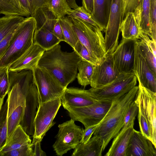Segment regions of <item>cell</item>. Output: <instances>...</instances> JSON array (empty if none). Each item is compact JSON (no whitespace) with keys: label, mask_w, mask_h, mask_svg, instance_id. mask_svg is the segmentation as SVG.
<instances>
[{"label":"cell","mask_w":156,"mask_h":156,"mask_svg":"<svg viewBox=\"0 0 156 156\" xmlns=\"http://www.w3.org/2000/svg\"><path fill=\"white\" fill-rule=\"evenodd\" d=\"M112 1V0H93L92 17L99 25L101 31H105L106 30Z\"/></svg>","instance_id":"603a6c76"},{"label":"cell","mask_w":156,"mask_h":156,"mask_svg":"<svg viewBox=\"0 0 156 156\" xmlns=\"http://www.w3.org/2000/svg\"><path fill=\"white\" fill-rule=\"evenodd\" d=\"M78 40L89 51L95 65L107 56L105 38L96 27L77 18L68 16Z\"/></svg>","instance_id":"277c9868"},{"label":"cell","mask_w":156,"mask_h":156,"mask_svg":"<svg viewBox=\"0 0 156 156\" xmlns=\"http://www.w3.org/2000/svg\"><path fill=\"white\" fill-rule=\"evenodd\" d=\"M73 49L74 51L81 57L82 60L88 62L94 65H95L89 51L79 40Z\"/></svg>","instance_id":"74e56055"},{"label":"cell","mask_w":156,"mask_h":156,"mask_svg":"<svg viewBox=\"0 0 156 156\" xmlns=\"http://www.w3.org/2000/svg\"><path fill=\"white\" fill-rule=\"evenodd\" d=\"M53 33L60 42L61 41L66 42L63 31L58 21V19L53 29Z\"/></svg>","instance_id":"f6af8a7d"},{"label":"cell","mask_w":156,"mask_h":156,"mask_svg":"<svg viewBox=\"0 0 156 156\" xmlns=\"http://www.w3.org/2000/svg\"><path fill=\"white\" fill-rule=\"evenodd\" d=\"M9 87L7 98V138L22 120L25 107V94L11 71H9Z\"/></svg>","instance_id":"ba28073f"},{"label":"cell","mask_w":156,"mask_h":156,"mask_svg":"<svg viewBox=\"0 0 156 156\" xmlns=\"http://www.w3.org/2000/svg\"><path fill=\"white\" fill-rule=\"evenodd\" d=\"M7 110L8 101L7 99L5 103L2 105L0 111V143L2 130V126L4 119L7 116Z\"/></svg>","instance_id":"bcb514c9"},{"label":"cell","mask_w":156,"mask_h":156,"mask_svg":"<svg viewBox=\"0 0 156 156\" xmlns=\"http://www.w3.org/2000/svg\"><path fill=\"white\" fill-rule=\"evenodd\" d=\"M1 13L6 16L29 17L30 13L22 7L19 0H0Z\"/></svg>","instance_id":"83f0119b"},{"label":"cell","mask_w":156,"mask_h":156,"mask_svg":"<svg viewBox=\"0 0 156 156\" xmlns=\"http://www.w3.org/2000/svg\"><path fill=\"white\" fill-rule=\"evenodd\" d=\"M150 0H142L133 12L142 33L151 37Z\"/></svg>","instance_id":"d4e9b609"},{"label":"cell","mask_w":156,"mask_h":156,"mask_svg":"<svg viewBox=\"0 0 156 156\" xmlns=\"http://www.w3.org/2000/svg\"><path fill=\"white\" fill-rule=\"evenodd\" d=\"M134 101L138 107L140 132L156 146V93L144 87L139 80Z\"/></svg>","instance_id":"3957f363"},{"label":"cell","mask_w":156,"mask_h":156,"mask_svg":"<svg viewBox=\"0 0 156 156\" xmlns=\"http://www.w3.org/2000/svg\"><path fill=\"white\" fill-rule=\"evenodd\" d=\"M150 21L151 38L156 41V0H150Z\"/></svg>","instance_id":"8d00e7d4"},{"label":"cell","mask_w":156,"mask_h":156,"mask_svg":"<svg viewBox=\"0 0 156 156\" xmlns=\"http://www.w3.org/2000/svg\"><path fill=\"white\" fill-rule=\"evenodd\" d=\"M68 15L69 16L80 19L86 22L100 28L99 25L92 19L91 15L87 12L82 6H78L77 8L73 9H71L69 11Z\"/></svg>","instance_id":"d6a6232c"},{"label":"cell","mask_w":156,"mask_h":156,"mask_svg":"<svg viewBox=\"0 0 156 156\" xmlns=\"http://www.w3.org/2000/svg\"><path fill=\"white\" fill-rule=\"evenodd\" d=\"M44 7L48 8L57 19L68 15L72 9L66 0H48Z\"/></svg>","instance_id":"f546056e"},{"label":"cell","mask_w":156,"mask_h":156,"mask_svg":"<svg viewBox=\"0 0 156 156\" xmlns=\"http://www.w3.org/2000/svg\"><path fill=\"white\" fill-rule=\"evenodd\" d=\"M31 142L29 135L27 133L21 126L19 125L0 148V154L31 144Z\"/></svg>","instance_id":"7402d4cb"},{"label":"cell","mask_w":156,"mask_h":156,"mask_svg":"<svg viewBox=\"0 0 156 156\" xmlns=\"http://www.w3.org/2000/svg\"><path fill=\"white\" fill-rule=\"evenodd\" d=\"M58 127L56 139L52 147L57 155L62 156L80 143L83 129L72 119L59 125Z\"/></svg>","instance_id":"7c38bea8"},{"label":"cell","mask_w":156,"mask_h":156,"mask_svg":"<svg viewBox=\"0 0 156 156\" xmlns=\"http://www.w3.org/2000/svg\"><path fill=\"white\" fill-rule=\"evenodd\" d=\"M43 136L41 137H34L31 144V147L32 150L33 156H45L46 153L41 147V142Z\"/></svg>","instance_id":"ab89813d"},{"label":"cell","mask_w":156,"mask_h":156,"mask_svg":"<svg viewBox=\"0 0 156 156\" xmlns=\"http://www.w3.org/2000/svg\"><path fill=\"white\" fill-rule=\"evenodd\" d=\"M82 60L74 51L71 52L63 51L58 44L44 51L37 66L43 68L53 74L66 88L76 77L78 65Z\"/></svg>","instance_id":"6da1fadb"},{"label":"cell","mask_w":156,"mask_h":156,"mask_svg":"<svg viewBox=\"0 0 156 156\" xmlns=\"http://www.w3.org/2000/svg\"><path fill=\"white\" fill-rule=\"evenodd\" d=\"M0 156H33L31 144L0 154Z\"/></svg>","instance_id":"d590c367"},{"label":"cell","mask_w":156,"mask_h":156,"mask_svg":"<svg viewBox=\"0 0 156 156\" xmlns=\"http://www.w3.org/2000/svg\"><path fill=\"white\" fill-rule=\"evenodd\" d=\"M15 30L8 35L0 42V59L8 48Z\"/></svg>","instance_id":"7bdbcfd3"},{"label":"cell","mask_w":156,"mask_h":156,"mask_svg":"<svg viewBox=\"0 0 156 156\" xmlns=\"http://www.w3.org/2000/svg\"><path fill=\"white\" fill-rule=\"evenodd\" d=\"M140 50L151 70L156 74V57L147 45L141 39L137 40Z\"/></svg>","instance_id":"1f68e13d"},{"label":"cell","mask_w":156,"mask_h":156,"mask_svg":"<svg viewBox=\"0 0 156 156\" xmlns=\"http://www.w3.org/2000/svg\"><path fill=\"white\" fill-rule=\"evenodd\" d=\"M122 10V0H112L108 22L105 31L107 55L112 54L118 44Z\"/></svg>","instance_id":"5bb4252c"},{"label":"cell","mask_w":156,"mask_h":156,"mask_svg":"<svg viewBox=\"0 0 156 156\" xmlns=\"http://www.w3.org/2000/svg\"><path fill=\"white\" fill-rule=\"evenodd\" d=\"M134 129L133 126L122 128L114 138L112 143L105 156H126L129 140Z\"/></svg>","instance_id":"44dd1931"},{"label":"cell","mask_w":156,"mask_h":156,"mask_svg":"<svg viewBox=\"0 0 156 156\" xmlns=\"http://www.w3.org/2000/svg\"><path fill=\"white\" fill-rule=\"evenodd\" d=\"M138 107L134 100L130 104L124 119L123 128L133 126L136 117L138 113Z\"/></svg>","instance_id":"e575fe53"},{"label":"cell","mask_w":156,"mask_h":156,"mask_svg":"<svg viewBox=\"0 0 156 156\" xmlns=\"http://www.w3.org/2000/svg\"><path fill=\"white\" fill-rule=\"evenodd\" d=\"M82 6L85 10L91 14L94 9L93 0H82Z\"/></svg>","instance_id":"7dc6e473"},{"label":"cell","mask_w":156,"mask_h":156,"mask_svg":"<svg viewBox=\"0 0 156 156\" xmlns=\"http://www.w3.org/2000/svg\"><path fill=\"white\" fill-rule=\"evenodd\" d=\"M98 124L89 126L85 128V129H83L80 143L85 144L89 140L95 131Z\"/></svg>","instance_id":"60d3db41"},{"label":"cell","mask_w":156,"mask_h":156,"mask_svg":"<svg viewBox=\"0 0 156 156\" xmlns=\"http://www.w3.org/2000/svg\"><path fill=\"white\" fill-rule=\"evenodd\" d=\"M133 72L137 80L145 87L156 93V74L151 70L139 48L137 40L135 45V58Z\"/></svg>","instance_id":"2e32d148"},{"label":"cell","mask_w":156,"mask_h":156,"mask_svg":"<svg viewBox=\"0 0 156 156\" xmlns=\"http://www.w3.org/2000/svg\"><path fill=\"white\" fill-rule=\"evenodd\" d=\"M3 101L4 99H1L0 98V111L2 106Z\"/></svg>","instance_id":"f907efd6"},{"label":"cell","mask_w":156,"mask_h":156,"mask_svg":"<svg viewBox=\"0 0 156 156\" xmlns=\"http://www.w3.org/2000/svg\"><path fill=\"white\" fill-rule=\"evenodd\" d=\"M136 40L122 38L112 54L114 63L120 73H133L135 45Z\"/></svg>","instance_id":"9a60e30c"},{"label":"cell","mask_w":156,"mask_h":156,"mask_svg":"<svg viewBox=\"0 0 156 156\" xmlns=\"http://www.w3.org/2000/svg\"><path fill=\"white\" fill-rule=\"evenodd\" d=\"M36 27L34 17L24 19L15 30L8 48L0 59V67L9 66L31 46Z\"/></svg>","instance_id":"5b68a950"},{"label":"cell","mask_w":156,"mask_h":156,"mask_svg":"<svg viewBox=\"0 0 156 156\" xmlns=\"http://www.w3.org/2000/svg\"><path fill=\"white\" fill-rule=\"evenodd\" d=\"M24 18L18 15L6 16L0 18V42L15 30Z\"/></svg>","instance_id":"4316f807"},{"label":"cell","mask_w":156,"mask_h":156,"mask_svg":"<svg viewBox=\"0 0 156 156\" xmlns=\"http://www.w3.org/2000/svg\"><path fill=\"white\" fill-rule=\"evenodd\" d=\"M94 66L92 63L84 60H82L79 63L77 66L79 73L76 77L79 84L84 86L90 85Z\"/></svg>","instance_id":"f1b7e54d"},{"label":"cell","mask_w":156,"mask_h":156,"mask_svg":"<svg viewBox=\"0 0 156 156\" xmlns=\"http://www.w3.org/2000/svg\"><path fill=\"white\" fill-rule=\"evenodd\" d=\"M1 9H0V14H1Z\"/></svg>","instance_id":"816d5d0a"},{"label":"cell","mask_w":156,"mask_h":156,"mask_svg":"<svg viewBox=\"0 0 156 156\" xmlns=\"http://www.w3.org/2000/svg\"><path fill=\"white\" fill-rule=\"evenodd\" d=\"M120 30L122 38L127 39L138 40L143 34L133 12L127 13L122 21Z\"/></svg>","instance_id":"484cf974"},{"label":"cell","mask_w":156,"mask_h":156,"mask_svg":"<svg viewBox=\"0 0 156 156\" xmlns=\"http://www.w3.org/2000/svg\"><path fill=\"white\" fill-rule=\"evenodd\" d=\"M112 101L98 100L90 105L83 107H66L71 119L82 123L85 128L99 124L110 108Z\"/></svg>","instance_id":"8fae6325"},{"label":"cell","mask_w":156,"mask_h":156,"mask_svg":"<svg viewBox=\"0 0 156 156\" xmlns=\"http://www.w3.org/2000/svg\"><path fill=\"white\" fill-rule=\"evenodd\" d=\"M32 71L38 91V104L61 98L66 88L53 74L38 66Z\"/></svg>","instance_id":"30bf717a"},{"label":"cell","mask_w":156,"mask_h":156,"mask_svg":"<svg viewBox=\"0 0 156 156\" xmlns=\"http://www.w3.org/2000/svg\"><path fill=\"white\" fill-rule=\"evenodd\" d=\"M126 156H156V147L140 132L134 129L129 141Z\"/></svg>","instance_id":"d6986e66"},{"label":"cell","mask_w":156,"mask_h":156,"mask_svg":"<svg viewBox=\"0 0 156 156\" xmlns=\"http://www.w3.org/2000/svg\"><path fill=\"white\" fill-rule=\"evenodd\" d=\"M137 79L133 73H120L112 82L99 87L89 89L97 100L113 101L129 91L136 86Z\"/></svg>","instance_id":"9c48e42d"},{"label":"cell","mask_w":156,"mask_h":156,"mask_svg":"<svg viewBox=\"0 0 156 156\" xmlns=\"http://www.w3.org/2000/svg\"><path fill=\"white\" fill-rule=\"evenodd\" d=\"M25 95L24 114L20 125L29 135L33 136L34 132V120L38 105V95L33 71L26 70L16 77Z\"/></svg>","instance_id":"8992f818"},{"label":"cell","mask_w":156,"mask_h":156,"mask_svg":"<svg viewBox=\"0 0 156 156\" xmlns=\"http://www.w3.org/2000/svg\"><path fill=\"white\" fill-rule=\"evenodd\" d=\"M36 21L33 42L47 50L59 44V40L54 35L53 29L58 20L54 14L45 7L38 9L31 16Z\"/></svg>","instance_id":"52a82bcc"},{"label":"cell","mask_w":156,"mask_h":156,"mask_svg":"<svg viewBox=\"0 0 156 156\" xmlns=\"http://www.w3.org/2000/svg\"><path fill=\"white\" fill-rule=\"evenodd\" d=\"M58 20L63 31L66 42L73 48L78 39L72 27L71 20L68 16L58 19Z\"/></svg>","instance_id":"4dcf8cb0"},{"label":"cell","mask_w":156,"mask_h":156,"mask_svg":"<svg viewBox=\"0 0 156 156\" xmlns=\"http://www.w3.org/2000/svg\"><path fill=\"white\" fill-rule=\"evenodd\" d=\"M66 1L71 8L73 9L78 6L76 3L75 0H66Z\"/></svg>","instance_id":"681fc988"},{"label":"cell","mask_w":156,"mask_h":156,"mask_svg":"<svg viewBox=\"0 0 156 156\" xmlns=\"http://www.w3.org/2000/svg\"><path fill=\"white\" fill-rule=\"evenodd\" d=\"M9 66L0 67V98L4 99L9 90Z\"/></svg>","instance_id":"836d02e7"},{"label":"cell","mask_w":156,"mask_h":156,"mask_svg":"<svg viewBox=\"0 0 156 156\" xmlns=\"http://www.w3.org/2000/svg\"><path fill=\"white\" fill-rule=\"evenodd\" d=\"M45 50L33 43L31 46L9 66V71H19L23 69L33 70L37 66Z\"/></svg>","instance_id":"ffe728a7"},{"label":"cell","mask_w":156,"mask_h":156,"mask_svg":"<svg viewBox=\"0 0 156 156\" xmlns=\"http://www.w3.org/2000/svg\"><path fill=\"white\" fill-rule=\"evenodd\" d=\"M139 39L142 40L146 43L154 56L156 57V41L151 40L148 35L143 33L140 36L139 40Z\"/></svg>","instance_id":"ee69618b"},{"label":"cell","mask_w":156,"mask_h":156,"mask_svg":"<svg viewBox=\"0 0 156 156\" xmlns=\"http://www.w3.org/2000/svg\"><path fill=\"white\" fill-rule=\"evenodd\" d=\"M120 74L112 54L107 55L100 63L94 66L90 85L94 88L105 85L113 81Z\"/></svg>","instance_id":"e0dca14e"},{"label":"cell","mask_w":156,"mask_h":156,"mask_svg":"<svg viewBox=\"0 0 156 156\" xmlns=\"http://www.w3.org/2000/svg\"><path fill=\"white\" fill-rule=\"evenodd\" d=\"M63 107L80 108L88 106L97 102L89 90L77 88H66L61 98Z\"/></svg>","instance_id":"ac0fdd59"},{"label":"cell","mask_w":156,"mask_h":156,"mask_svg":"<svg viewBox=\"0 0 156 156\" xmlns=\"http://www.w3.org/2000/svg\"><path fill=\"white\" fill-rule=\"evenodd\" d=\"M23 8L28 12L30 13V8L27 0H19Z\"/></svg>","instance_id":"c3c4849f"},{"label":"cell","mask_w":156,"mask_h":156,"mask_svg":"<svg viewBox=\"0 0 156 156\" xmlns=\"http://www.w3.org/2000/svg\"><path fill=\"white\" fill-rule=\"evenodd\" d=\"M138 89V86H136L128 93L112 101L108 111L98 124L93 135L100 138L103 151L123 127L125 116L135 99Z\"/></svg>","instance_id":"7a4b0ae2"},{"label":"cell","mask_w":156,"mask_h":156,"mask_svg":"<svg viewBox=\"0 0 156 156\" xmlns=\"http://www.w3.org/2000/svg\"><path fill=\"white\" fill-rule=\"evenodd\" d=\"M30 8V16L39 8L44 7L48 0H27Z\"/></svg>","instance_id":"b9f144b4"},{"label":"cell","mask_w":156,"mask_h":156,"mask_svg":"<svg viewBox=\"0 0 156 156\" xmlns=\"http://www.w3.org/2000/svg\"><path fill=\"white\" fill-rule=\"evenodd\" d=\"M142 0H122V20L129 12H134Z\"/></svg>","instance_id":"f35d334b"},{"label":"cell","mask_w":156,"mask_h":156,"mask_svg":"<svg viewBox=\"0 0 156 156\" xmlns=\"http://www.w3.org/2000/svg\"><path fill=\"white\" fill-rule=\"evenodd\" d=\"M103 152L100 138L94 136L86 144L79 143L74 149L71 156H101Z\"/></svg>","instance_id":"cb8c5ba5"},{"label":"cell","mask_w":156,"mask_h":156,"mask_svg":"<svg viewBox=\"0 0 156 156\" xmlns=\"http://www.w3.org/2000/svg\"><path fill=\"white\" fill-rule=\"evenodd\" d=\"M62 105L61 98H58L38 104L34 120V137L44 136L53 126V120Z\"/></svg>","instance_id":"4fadbf2b"}]
</instances>
